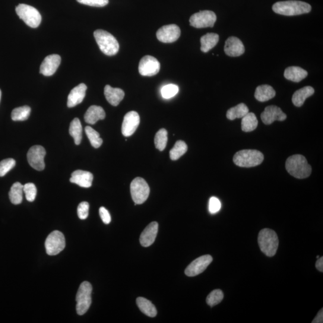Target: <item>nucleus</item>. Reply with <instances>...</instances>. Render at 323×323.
Here are the masks:
<instances>
[{
  "mask_svg": "<svg viewBox=\"0 0 323 323\" xmlns=\"http://www.w3.org/2000/svg\"><path fill=\"white\" fill-rule=\"evenodd\" d=\"M286 169L291 176L296 179H306L311 175L312 168L306 158L300 154L293 155L288 158Z\"/></svg>",
  "mask_w": 323,
  "mask_h": 323,
  "instance_id": "f257e3e1",
  "label": "nucleus"
},
{
  "mask_svg": "<svg viewBox=\"0 0 323 323\" xmlns=\"http://www.w3.org/2000/svg\"><path fill=\"white\" fill-rule=\"evenodd\" d=\"M311 5L300 1L279 2L272 6V10L277 14L288 16H296L308 14L311 11Z\"/></svg>",
  "mask_w": 323,
  "mask_h": 323,
  "instance_id": "f03ea898",
  "label": "nucleus"
},
{
  "mask_svg": "<svg viewBox=\"0 0 323 323\" xmlns=\"http://www.w3.org/2000/svg\"><path fill=\"white\" fill-rule=\"evenodd\" d=\"M258 243L264 254L268 257H273L277 252L279 240L274 230L264 229L259 233Z\"/></svg>",
  "mask_w": 323,
  "mask_h": 323,
  "instance_id": "7ed1b4c3",
  "label": "nucleus"
},
{
  "mask_svg": "<svg viewBox=\"0 0 323 323\" xmlns=\"http://www.w3.org/2000/svg\"><path fill=\"white\" fill-rule=\"evenodd\" d=\"M94 35L101 52L108 56H113L118 53L119 44L113 35L103 30H96Z\"/></svg>",
  "mask_w": 323,
  "mask_h": 323,
  "instance_id": "20e7f679",
  "label": "nucleus"
},
{
  "mask_svg": "<svg viewBox=\"0 0 323 323\" xmlns=\"http://www.w3.org/2000/svg\"><path fill=\"white\" fill-rule=\"evenodd\" d=\"M264 160V154L256 150H240L233 156V163L240 167H255L261 164Z\"/></svg>",
  "mask_w": 323,
  "mask_h": 323,
  "instance_id": "39448f33",
  "label": "nucleus"
},
{
  "mask_svg": "<svg viewBox=\"0 0 323 323\" xmlns=\"http://www.w3.org/2000/svg\"><path fill=\"white\" fill-rule=\"evenodd\" d=\"M93 286L88 281L80 284L76 295V311L79 315H84L90 309L91 303V293Z\"/></svg>",
  "mask_w": 323,
  "mask_h": 323,
  "instance_id": "423d86ee",
  "label": "nucleus"
},
{
  "mask_svg": "<svg viewBox=\"0 0 323 323\" xmlns=\"http://www.w3.org/2000/svg\"><path fill=\"white\" fill-rule=\"evenodd\" d=\"M16 12L21 20L31 28H37L42 22V16L40 12L33 6L25 4L19 5L16 8Z\"/></svg>",
  "mask_w": 323,
  "mask_h": 323,
  "instance_id": "0eeeda50",
  "label": "nucleus"
},
{
  "mask_svg": "<svg viewBox=\"0 0 323 323\" xmlns=\"http://www.w3.org/2000/svg\"><path fill=\"white\" fill-rule=\"evenodd\" d=\"M131 194L135 205L143 204L150 194V188L145 180L137 177L131 184Z\"/></svg>",
  "mask_w": 323,
  "mask_h": 323,
  "instance_id": "6e6552de",
  "label": "nucleus"
},
{
  "mask_svg": "<svg viewBox=\"0 0 323 323\" xmlns=\"http://www.w3.org/2000/svg\"><path fill=\"white\" fill-rule=\"evenodd\" d=\"M65 248V239L64 235L58 230L53 231L47 236L45 241L47 254L55 256L61 253Z\"/></svg>",
  "mask_w": 323,
  "mask_h": 323,
  "instance_id": "1a4fd4ad",
  "label": "nucleus"
},
{
  "mask_svg": "<svg viewBox=\"0 0 323 323\" xmlns=\"http://www.w3.org/2000/svg\"><path fill=\"white\" fill-rule=\"evenodd\" d=\"M217 20L216 15L210 11H200L190 18V24L196 28L213 27Z\"/></svg>",
  "mask_w": 323,
  "mask_h": 323,
  "instance_id": "9d476101",
  "label": "nucleus"
},
{
  "mask_svg": "<svg viewBox=\"0 0 323 323\" xmlns=\"http://www.w3.org/2000/svg\"><path fill=\"white\" fill-rule=\"evenodd\" d=\"M46 152L44 148L41 145H34L30 148L27 153L28 163L34 169L42 171L45 168L44 157Z\"/></svg>",
  "mask_w": 323,
  "mask_h": 323,
  "instance_id": "9b49d317",
  "label": "nucleus"
},
{
  "mask_svg": "<svg viewBox=\"0 0 323 323\" xmlns=\"http://www.w3.org/2000/svg\"><path fill=\"white\" fill-rule=\"evenodd\" d=\"M160 62L154 57L146 55L141 59L139 64V72L142 76H153L159 72Z\"/></svg>",
  "mask_w": 323,
  "mask_h": 323,
  "instance_id": "f8f14e48",
  "label": "nucleus"
},
{
  "mask_svg": "<svg viewBox=\"0 0 323 323\" xmlns=\"http://www.w3.org/2000/svg\"><path fill=\"white\" fill-rule=\"evenodd\" d=\"M181 34L180 28L175 24L165 25L157 31V39L160 42L171 43L179 39Z\"/></svg>",
  "mask_w": 323,
  "mask_h": 323,
  "instance_id": "ddd939ff",
  "label": "nucleus"
},
{
  "mask_svg": "<svg viewBox=\"0 0 323 323\" xmlns=\"http://www.w3.org/2000/svg\"><path fill=\"white\" fill-rule=\"evenodd\" d=\"M213 261L210 255L201 256L193 261L185 270V274L188 277H195L203 272Z\"/></svg>",
  "mask_w": 323,
  "mask_h": 323,
  "instance_id": "4468645a",
  "label": "nucleus"
},
{
  "mask_svg": "<svg viewBox=\"0 0 323 323\" xmlns=\"http://www.w3.org/2000/svg\"><path fill=\"white\" fill-rule=\"evenodd\" d=\"M140 118L138 113L132 111L126 114L122 126V134L126 137L134 134L140 125Z\"/></svg>",
  "mask_w": 323,
  "mask_h": 323,
  "instance_id": "2eb2a0df",
  "label": "nucleus"
},
{
  "mask_svg": "<svg viewBox=\"0 0 323 323\" xmlns=\"http://www.w3.org/2000/svg\"><path fill=\"white\" fill-rule=\"evenodd\" d=\"M287 118V115L280 107L270 106L265 108L264 112L262 113L261 119L265 125H270L276 121H284Z\"/></svg>",
  "mask_w": 323,
  "mask_h": 323,
  "instance_id": "dca6fc26",
  "label": "nucleus"
},
{
  "mask_svg": "<svg viewBox=\"0 0 323 323\" xmlns=\"http://www.w3.org/2000/svg\"><path fill=\"white\" fill-rule=\"evenodd\" d=\"M61 62V56L56 54L47 56L41 64L40 73L45 76L53 75L58 68Z\"/></svg>",
  "mask_w": 323,
  "mask_h": 323,
  "instance_id": "f3484780",
  "label": "nucleus"
},
{
  "mask_svg": "<svg viewBox=\"0 0 323 323\" xmlns=\"http://www.w3.org/2000/svg\"><path fill=\"white\" fill-rule=\"evenodd\" d=\"M224 50L226 55L231 57L239 56L245 52V47L243 42L235 37L228 38Z\"/></svg>",
  "mask_w": 323,
  "mask_h": 323,
  "instance_id": "a211bd4d",
  "label": "nucleus"
},
{
  "mask_svg": "<svg viewBox=\"0 0 323 323\" xmlns=\"http://www.w3.org/2000/svg\"><path fill=\"white\" fill-rule=\"evenodd\" d=\"M158 232V223L156 221L151 222L142 231L140 237L142 246L147 248L153 245Z\"/></svg>",
  "mask_w": 323,
  "mask_h": 323,
  "instance_id": "6ab92c4d",
  "label": "nucleus"
},
{
  "mask_svg": "<svg viewBox=\"0 0 323 323\" xmlns=\"http://www.w3.org/2000/svg\"><path fill=\"white\" fill-rule=\"evenodd\" d=\"M94 179L93 174L86 171L77 170L71 174L69 181L76 184L82 188H90L93 184Z\"/></svg>",
  "mask_w": 323,
  "mask_h": 323,
  "instance_id": "aec40b11",
  "label": "nucleus"
},
{
  "mask_svg": "<svg viewBox=\"0 0 323 323\" xmlns=\"http://www.w3.org/2000/svg\"><path fill=\"white\" fill-rule=\"evenodd\" d=\"M87 90V85L84 84L78 85V86L72 89L68 97V107H74L80 104L86 96Z\"/></svg>",
  "mask_w": 323,
  "mask_h": 323,
  "instance_id": "412c9836",
  "label": "nucleus"
},
{
  "mask_svg": "<svg viewBox=\"0 0 323 323\" xmlns=\"http://www.w3.org/2000/svg\"><path fill=\"white\" fill-rule=\"evenodd\" d=\"M104 95L108 102L113 106H118L125 97L124 91L121 89L113 88L110 85H106L104 88Z\"/></svg>",
  "mask_w": 323,
  "mask_h": 323,
  "instance_id": "4be33fe9",
  "label": "nucleus"
},
{
  "mask_svg": "<svg viewBox=\"0 0 323 323\" xmlns=\"http://www.w3.org/2000/svg\"><path fill=\"white\" fill-rule=\"evenodd\" d=\"M106 118V113L102 107L97 106H92L85 113L84 118L85 122L89 124L94 125L100 120Z\"/></svg>",
  "mask_w": 323,
  "mask_h": 323,
  "instance_id": "5701e85b",
  "label": "nucleus"
},
{
  "mask_svg": "<svg viewBox=\"0 0 323 323\" xmlns=\"http://www.w3.org/2000/svg\"><path fill=\"white\" fill-rule=\"evenodd\" d=\"M284 75L287 80L298 83L307 77L308 72L299 66H292L286 69Z\"/></svg>",
  "mask_w": 323,
  "mask_h": 323,
  "instance_id": "b1692460",
  "label": "nucleus"
},
{
  "mask_svg": "<svg viewBox=\"0 0 323 323\" xmlns=\"http://www.w3.org/2000/svg\"><path fill=\"white\" fill-rule=\"evenodd\" d=\"M314 94V90L311 87H305L300 89L294 93L292 97V102L296 107H301L304 102L309 97Z\"/></svg>",
  "mask_w": 323,
  "mask_h": 323,
  "instance_id": "393cba45",
  "label": "nucleus"
},
{
  "mask_svg": "<svg viewBox=\"0 0 323 323\" xmlns=\"http://www.w3.org/2000/svg\"><path fill=\"white\" fill-rule=\"evenodd\" d=\"M274 88L268 85H263L256 88L255 97L260 102H265L272 99L275 96Z\"/></svg>",
  "mask_w": 323,
  "mask_h": 323,
  "instance_id": "a878e982",
  "label": "nucleus"
},
{
  "mask_svg": "<svg viewBox=\"0 0 323 323\" xmlns=\"http://www.w3.org/2000/svg\"><path fill=\"white\" fill-rule=\"evenodd\" d=\"M219 41V36L215 33H207L201 38L202 52L207 53L217 45Z\"/></svg>",
  "mask_w": 323,
  "mask_h": 323,
  "instance_id": "bb28decb",
  "label": "nucleus"
},
{
  "mask_svg": "<svg viewBox=\"0 0 323 323\" xmlns=\"http://www.w3.org/2000/svg\"><path fill=\"white\" fill-rule=\"evenodd\" d=\"M137 304L140 311L150 317H154L157 315L156 307L148 300L144 297H139L137 299Z\"/></svg>",
  "mask_w": 323,
  "mask_h": 323,
  "instance_id": "cd10ccee",
  "label": "nucleus"
},
{
  "mask_svg": "<svg viewBox=\"0 0 323 323\" xmlns=\"http://www.w3.org/2000/svg\"><path fill=\"white\" fill-rule=\"evenodd\" d=\"M24 186L20 182L14 184L9 192V198L13 204H20L23 199Z\"/></svg>",
  "mask_w": 323,
  "mask_h": 323,
  "instance_id": "c85d7f7f",
  "label": "nucleus"
},
{
  "mask_svg": "<svg viewBox=\"0 0 323 323\" xmlns=\"http://www.w3.org/2000/svg\"><path fill=\"white\" fill-rule=\"evenodd\" d=\"M249 112V109L245 104L240 103L235 107L230 108L227 110L226 116L230 120L243 118Z\"/></svg>",
  "mask_w": 323,
  "mask_h": 323,
  "instance_id": "c756f323",
  "label": "nucleus"
},
{
  "mask_svg": "<svg viewBox=\"0 0 323 323\" xmlns=\"http://www.w3.org/2000/svg\"><path fill=\"white\" fill-rule=\"evenodd\" d=\"M258 120L253 113H248L243 117L241 128L244 132H250L254 131L258 127Z\"/></svg>",
  "mask_w": 323,
  "mask_h": 323,
  "instance_id": "7c9ffc66",
  "label": "nucleus"
},
{
  "mask_svg": "<svg viewBox=\"0 0 323 323\" xmlns=\"http://www.w3.org/2000/svg\"><path fill=\"white\" fill-rule=\"evenodd\" d=\"M69 134L74 138V142L76 145H79L81 143L82 139V126L78 118H75L72 120L70 123L69 128Z\"/></svg>",
  "mask_w": 323,
  "mask_h": 323,
  "instance_id": "2f4dec72",
  "label": "nucleus"
},
{
  "mask_svg": "<svg viewBox=\"0 0 323 323\" xmlns=\"http://www.w3.org/2000/svg\"><path fill=\"white\" fill-rule=\"evenodd\" d=\"M31 111V108L27 106L16 108L12 111V119L14 121H24L29 118Z\"/></svg>",
  "mask_w": 323,
  "mask_h": 323,
  "instance_id": "473e14b6",
  "label": "nucleus"
},
{
  "mask_svg": "<svg viewBox=\"0 0 323 323\" xmlns=\"http://www.w3.org/2000/svg\"><path fill=\"white\" fill-rule=\"evenodd\" d=\"M188 151V145L183 141H177L170 152L171 159L176 160L186 153Z\"/></svg>",
  "mask_w": 323,
  "mask_h": 323,
  "instance_id": "72a5a7b5",
  "label": "nucleus"
},
{
  "mask_svg": "<svg viewBox=\"0 0 323 323\" xmlns=\"http://www.w3.org/2000/svg\"><path fill=\"white\" fill-rule=\"evenodd\" d=\"M85 132H86L87 137L93 147L97 148L102 145L103 141L100 138L99 133L97 132L96 130L92 128L90 126H87L85 128Z\"/></svg>",
  "mask_w": 323,
  "mask_h": 323,
  "instance_id": "f704fd0d",
  "label": "nucleus"
},
{
  "mask_svg": "<svg viewBox=\"0 0 323 323\" xmlns=\"http://www.w3.org/2000/svg\"><path fill=\"white\" fill-rule=\"evenodd\" d=\"M168 132L166 129H161L156 133L154 137V144L157 149L163 151L167 146Z\"/></svg>",
  "mask_w": 323,
  "mask_h": 323,
  "instance_id": "c9c22d12",
  "label": "nucleus"
},
{
  "mask_svg": "<svg viewBox=\"0 0 323 323\" xmlns=\"http://www.w3.org/2000/svg\"><path fill=\"white\" fill-rule=\"evenodd\" d=\"M224 294L221 290H214L209 294L206 299L208 305L211 307L218 305L223 299Z\"/></svg>",
  "mask_w": 323,
  "mask_h": 323,
  "instance_id": "e433bc0d",
  "label": "nucleus"
},
{
  "mask_svg": "<svg viewBox=\"0 0 323 323\" xmlns=\"http://www.w3.org/2000/svg\"><path fill=\"white\" fill-rule=\"evenodd\" d=\"M179 91V87L176 85L169 84L162 88L161 95L164 99H170L176 96Z\"/></svg>",
  "mask_w": 323,
  "mask_h": 323,
  "instance_id": "4c0bfd02",
  "label": "nucleus"
},
{
  "mask_svg": "<svg viewBox=\"0 0 323 323\" xmlns=\"http://www.w3.org/2000/svg\"><path fill=\"white\" fill-rule=\"evenodd\" d=\"M16 161L12 158H9L0 162V177H4L6 174L14 169Z\"/></svg>",
  "mask_w": 323,
  "mask_h": 323,
  "instance_id": "58836bf2",
  "label": "nucleus"
},
{
  "mask_svg": "<svg viewBox=\"0 0 323 323\" xmlns=\"http://www.w3.org/2000/svg\"><path fill=\"white\" fill-rule=\"evenodd\" d=\"M23 190L27 201L33 202L37 195V188L34 184L31 183L25 184Z\"/></svg>",
  "mask_w": 323,
  "mask_h": 323,
  "instance_id": "ea45409f",
  "label": "nucleus"
},
{
  "mask_svg": "<svg viewBox=\"0 0 323 323\" xmlns=\"http://www.w3.org/2000/svg\"><path fill=\"white\" fill-rule=\"evenodd\" d=\"M90 204L87 202H82L78 205L77 208V214L81 220H85L88 217Z\"/></svg>",
  "mask_w": 323,
  "mask_h": 323,
  "instance_id": "a19ab883",
  "label": "nucleus"
},
{
  "mask_svg": "<svg viewBox=\"0 0 323 323\" xmlns=\"http://www.w3.org/2000/svg\"><path fill=\"white\" fill-rule=\"evenodd\" d=\"M80 4L93 6V7H104L109 4V0H77Z\"/></svg>",
  "mask_w": 323,
  "mask_h": 323,
  "instance_id": "79ce46f5",
  "label": "nucleus"
},
{
  "mask_svg": "<svg viewBox=\"0 0 323 323\" xmlns=\"http://www.w3.org/2000/svg\"><path fill=\"white\" fill-rule=\"evenodd\" d=\"M221 202L217 198L211 197L209 201V211L212 214H216L220 210Z\"/></svg>",
  "mask_w": 323,
  "mask_h": 323,
  "instance_id": "37998d69",
  "label": "nucleus"
},
{
  "mask_svg": "<svg viewBox=\"0 0 323 323\" xmlns=\"http://www.w3.org/2000/svg\"><path fill=\"white\" fill-rule=\"evenodd\" d=\"M99 212L100 217L103 222L106 224H109L111 222V220H112L109 212L108 211L106 208L103 207L100 208Z\"/></svg>",
  "mask_w": 323,
  "mask_h": 323,
  "instance_id": "c03bdc74",
  "label": "nucleus"
},
{
  "mask_svg": "<svg viewBox=\"0 0 323 323\" xmlns=\"http://www.w3.org/2000/svg\"><path fill=\"white\" fill-rule=\"evenodd\" d=\"M312 323H322L323 322V309L322 308L318 312L315 318L312 321Z\"/></svg>",
  "mask_w": 323,
  "mask_h": 323,
  "instance_id": "a18cd8bd",
  "label": "nucleus"
},
{
  "mask_svg": "<svg viewBox=\"0 0 323 323\" xmlns=\"http://www.w3.org/2000/svg\"><path fill=\"white\" fill-rule=\"evenodd\" d=\"M315 267L319 271L323 272V258H318L316 262Z\"/></svg>",
  "mask_w": 323,
  "mask_h": 323,
  "instance_id": "49530a36",
  "label": "nucleus"
},
{
  "mask_svg": "<svg viewBox=\"0 0 323 323\" xmlns=\"http://www.w3.org/2000/svg\"><path fill=\"white\" fill-rule=\"evenodd\" d=\"M1 98H2V91L0 90V101H1Z\"/></svg>",
  "mask_w": 323,
  "mask_h": 323,
  "instance_id": "de8ad7c7",
  "label": "nucleus"
},
{
  "mask_svg": "<svg viewBox=\"0 0 323 323\" xmlns=\"http://www.w3.org/2000/svg\"><path fill=\"white\" fill-rule=\"evenodd\" d=\"M316 258L318 259L319 258V256H316Z\"/></svg>",
  "mask_w": 323,
  "mask_h": 323,
  "instance_id": "09e8293b",
  "label": "nucleus"
}]
</instances>
